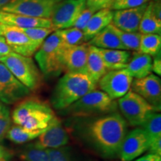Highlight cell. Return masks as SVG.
<instances>
[{
	"instance_id": "cell-38",
	"label": "cell",
	"mask_w": 161,
	"mask_h": 161,
	"mask_svg": "<svg viewBox=\"0 0 161 161\" xmlns=\"http://www.w3.org/2000/svg\"><path fill=\"white\" fill-rule=\"evenodd\" d=\"M12 52H14L13 50L5 41V38L0 35V55L5 56L12 53Z\"/></svg>"
},
{
	"instance_id": "cell-46",
	"label": "cell",
	"mask_w": 161,
	"mask_h": 161,
	"mask_svg": "<svg viewBox=\"0 0 161 161\" xmlns=\"http://www.w3.org/2000/svg\"><path fill=\"white\" fill-rule=\"evenodd\" d=\"M3 55H0V62L2 61V59H3Z\"/></svg>"
},
{
	"instance_id": "cell-12",
	"label": "cell",
	"mask_w": 161,
	"mask_h": 161,
	"mask_svg": "<svg viewBox=\"0 0 161 161\" xmlns=\"http://www.w3.org/2000/svg\"><path fill=\"white\" fill-rule=\"evenodd\" d=\"M150 145V140L146 132L141 128H136L126 134L119 155L122 161H131L147 152Z\"/></svg>"
},
{
	"instance_id": "cell-20",
	"label": "cell",
	"mask_w": 161,
	"mask_h": 161,
	"mask_svg": "<svg viewBox=\"0 0 161 161\" xmlns=\"http://www.w3.org/2000/svg\"><path fill=\"white\" fill-rule=\"evenodd\" d=\"M99 52L108 71L125 69L131 57L129 51L123 49H99Z\"/></svg>"
},
{
	"instance_id": "cell-27",
	"label": "cell",
	"mask_w": 161,
	"mask_h": 161,
	"mask_svg": "<svg viewBox=\"0 0 161 161\" xmlns=\"http://www.w3.org/2000/svg\"><path fill=\"white\" fill-rule=\"evenodd\" d=\"M140 126L148 135L150 142L161 137V114L158 112L151 113Z\"/></svg>"
},
{
	"instance_id": "cell-15",
	"label": "cell",
	"mask_w": 161,
	"mask_h": 161,
	"mask_svg": "<svg viewBox=\"0 0 161 161\" xmlns=\"http://www.w3.org/2000/svg\"><path fill=\"white\" fill-rule=\"evenodd\" d=\"M130 90L142 97L160 111L161 107V80L155 74L151 73L142 78L133 80Z\"/></svg>"
},
{
	"instance_id": "cell-28",
	"label": "cell",
	"mask_w": 161,
	"mask_h": 161,
	"mask_svg": "<svg viewBox=\"0 0 161 161\" xmlns=\"http://www.w3.org/2000/svg\"><path fill=\"white\" fill-rule=\"evenodd\" d=\"M25 161H49L47 148H43L37 142L27 145L19 154Z\"/></svg>"
},
{
	"instance_id": "cell-44",
	"label": "cell",
	"mask_w": 161,
	"mask_h": 161,
	"mask_svg": "<svg viewBox=\"0 0 161 161\" xmlns=\"http://www.w3.org/2000/svg\"><path fill=\"white\" fill-rule=\"evenodd\" d=\"M11 157H5V158H2L0 161H11Z\"/></svg>"
},
{
	"instance_id": "cell-3",
	"label": "cell",
	"mask_w": 161,
	"mask_h": 161,
	"mask_svg": "<svg viewBox=\"0 0 161 161\" xmlns=\"http://www.w3.org/2000/svg\"><path fill=\"white\" fill-rule=\"evenodd\" d=\"M96 87L97 84L86 74L66 72L54 88L51 103L55 109H66Z\"/></svg>"
},
{
	"instance_id": "cell-34",
	"label": "cell",
	"mask_w": 161,
	"mask_h": 161,
	"mask_svg": "<svg viewBox=\"0 0 161 161\" xmlns=\"http://www.w3.org/2000/svg\"><path fill=\"white\" fill-rule=\"evenodd\" d=\"M96 13L95 11L90 8L86 7L82 10V11L80 12L78 15V17L76 19L75 22L74 23L72 27H75L76 29L81 30H83L85 29V27L87 25L89 21L91 19V17H92V15Z\"/></svg>"
},
{
	"instance_id": "cell-22",
	"label": "cell",
	"mask_w": 161,
	"mask_h": 161,
	"mask_svg": "<svg viewBox=\"0 0 161 161\" xmlns=\"http://www.w3.org/2000/svg\"><path fill=\"white\" fill-rule=\"evenodd\" d=\"M108 72L104 65L99 49L89 45L87 60H86V75L97 84L100 78Z\"/></svg>"
},
{
	"instance_id": "cell-33",
	"label": "cell",
	"mask_w": 161,
	"mask_h": 161,
	"mask_svg": "<svg viewBox=\"0 0 161 161\" xmlns=\"http://www.w3.org/2000/svg\"><path fill=\"white\" fill-rule=\"evenodd\" d=\"M49 161H74L72 151L69 147L47 148Z\"/></svg>"
},
{
	"instance_id": "cell-32",
	"label": "cell",
	"mask_w": 161,
	"mask_h": 161,
	"mask_svg": "<svg viewBox=\"0 0 161 161\" xmlns=\"http://www.w3.org/2000/svg\"><path fill=\"white\" fill-rule=\"evenodd\" d=\"M11 126V118L9 109L5 104L0 102V143L6 137Z\"/></svg>"
},
{
	"instance_id": "cell-45",
	"label": "cell",
	"mask_w": 161,
	"mask_h": 161,
	"mask_svg": "<svg viewBox=\"0 0 161 161\" xmlns=\"http://www.w3.org/2000/svg\"><path fill=\"white\" fill-rule=\"evenodd\" d=\"M2 26H3V25H2V24L0 23V35H1V36H2V30H3V29H2Z\"/></svg>"
},
{
	"instance_id": "cell-10",
	"label": "cell",
	"mask_w": 161,
	"mask_h": 161,
	"mask_svg": "<svg viewBox=\"0 0 161 161\" xmlns=\"http://www.w3.org/2000/svg\"><path fill=\"white\" fill-rule=\"evenodd\" d=\"M30 92L5 64L0 62V102L5 104L18 103L27 97Z\"/></svg>"
},
{
	"instance_id": "cell-16",
	"label": "cell",
	"mask_w": 161,
	"mask_h": 161,
	"mask_svg": "<svg viewBox=\"0 0 161 161\" xmlns=\"http://www.w3.org/2000/svg\"><path fill=\"white\" fill-rule=\"evenodd\" d=\"M148 3L136 8L114 11L111 24L124 31H139L141 19L144 11H146Z\"/></svg>"
},
{
	"instance_id": "cell-13",
	"label": "cell",
	"mask_w": 161,
	"mask_h": 161,
	"mask_svg": "<svg viewBox=\"0 0 161 161\" xmlns=\"http://www.w3.org/2000/svg\"><path fill=\"white\" fill-rule=\"evenodd\" d=\"M89 44L83 43L75 46L64 44L61 50V64L66 72L86 74V60Z\"/></svg>"
},
{
	"instance_id": "cell-7",
	"label": "cell",
	"mask_w": 161,
	"mask_h": 161,
	"mask_svg": "<svg viewBox=\"0 0 161 161\" xmlns=\"http://www.w3.org/2000/svg\"><path fill=\"white\" fill-rule=\"evenodd\" d=\"M117 104L122 115L132 126L140 125L151 113L158 112L143 98L131 90L119 98Z\"/></svg>"
},
{
	"instance_id": "cell-25",
	"label": "cell",
	"mask_w": 161,
	"mask_h": 161,
	"mask_svg": "<svg viewBox=\"0 0 161 161\" xmlns=\"http://www.w3.org/2000/svg\"><path fill=\"white\" fill-rule=\"evenodd\" d=\"M161 36L158 34H141L140 49L141 53L146 54L154 58L160 55Z\"/></svg>"
},
{
	"instance_id": "cell-6",
	"label": "cell",
	"mask_w": 161,
	"mask_h": 161,
	"mask_svg": "<svg viewBox=\"0 0 161 161\" xmlns=\"http://www.w3.org/2000/svg\"><path fill=\"white\" fill-rule=\"evenodd\" d=\"M66 109V113L72 116H87L114 113L117 109V104L105 92L96 89L82 96Z\"/></svg>"
},
{
	"instance_id": "cell-39",
	"label": "cell",
	"mask_w": 161,
	"mask_h": 161,
	"mask_svg": "<svg viewBox=\"0 0 161 161\" xmlns=\"http://www.w3.org/2000/svg\"><path fill=\"white\" fill-rule=\"evenodd\" d=\"M152 71L155 73L156 75H161V58L160 55L154 57V59H152Z\"/></svg>"
},
{
	"instance_id": "cell-37",
	"label": "cell",
	"mask_w": 161,
	"mask_h": 161,
	"mask_svg": "<svg viewBox=\"0 0 161 161\" xmlns=\"http://www.w3.org/2000/svg\"><path fill=\"white\" fill-rule=\"evenodd\" d=\"M147 152H148L149 154L161 156V137L152 140L150 142L149 147H148V149Z\"/></svg>"
},
{
	"instance_id": "cell-9",
	"label": "cell",
	"mask_w": 161,
	"mask_h": 161,
	"mask_svg": "<svg viewBox=\"0 0 161 161\" xmlns=\"http://www.w3.org/2000/svg\"><path fill=\"white\" fill-rule=\"evenodd\" d=\"M134 78L126 69L108 71L98 80L102 91L113 100L119 99L130 90Z\"/></svg>"
},
{
	"instance_id": "cell-1",
	"label": "cell",
	"mask_w": 161,
	"mask_h": 161,
	"mask_svg": "<svg viewBox=\"0 0 161 161\" xmlns=\"http://www.w3.org/2000/svg\"><path fill=\"white\" fill-rule=\"evenodd\" d=\"M127 128L126 120L114 112L88 124L86 137L102 155L113 158L119 155L121 145L127 134Z\"/></svg>"
},
{
	"instance_id": "cell-5",
	"label": "cell",
	"mask_w": 161,
	"mask_h": 161,
	"mask_svg": "<svg viewBox=\"0 0 161 161\" xmlns=\"http://www.w3.org/2000/svg\"><path fill=\"white\" fill-rule=\"evenodd\" d=\"M63 46L64 43L55 31L44 40L35 52V60L43 75L58 76L64 72L61 64Z\"/></svg>"
},
{
	"instance_id": "cell-19",
	"label": "cell",
	"mask_w": 161,
	"mask_h": 161,
	"mask_svg": "<svg viewBox=\"0 0 161 161\" xmlns=\"http://www.w3.org/2000/svg\"><path fill=\"white\" fill-rule=\"evenodd\" d=\"M114 11L110 8H103L96 11L83 30L84 42H88L101 31L112 23Z\"/></svg>"
},
{
	"instance_id": "cell-42",
	"label": "cell",
	"mask_w": 161,
	"mask_h": 161,
	"mask_svg": "<svg viewBox=\"0 0 161 161\" xmlns=\"http://www.w3.org/2000/svg\"><path fill=\"white\" fill-rule=\"evenodd\" d=\"M116 1H118V0H108V1H107V8L110 9V7H111L113 4L116 3Z\"/></svg>"
},
{
	"instance_id": "cell-43",
	"label": "cell",
	"mask_w": 161,
	"mask_h": 161,
	"mask_svg": "<svg viewBox=\"0 0 161 161\" xmlns=\"http://www.w3.org/2000/svg\"><path fill=\"white\" fill-rule=\"evenodd\" d=\"M10 1H11V0H0V9L3 7H4L5 5H7Z\"/></svg>"
},
{
	"instance_id": "cell-35",
	"label": "cell",
	"mask_w": 161,
	"mask_h": 161,
	"mask_svg": "<svg viewBox=\"0 0 161 161\" xmlns=\"http://www.w3.org/2000/svg\"><path fill=\"white\" fill-rule=\"evenodd\" d=\"M151 0H118L113 4L110 9L113 11L136 8L149 3Z\"/></svg>"
},
{
	"instance_id": "cell-8",
	"label": "cell",
	"mask_w": 161,
	"mask_h": 161,
	"mask_svg": "<svg viewBox=\"0 0 161 161\" xmlns=\"http://www.w3.org/2000/svg\"><path fill=\"white\" fill-rule=\"evenodd\" d=\"M61 0H11L0 11L49 19L55 5Z\"/></svg>"
},
{
	"instance_id": "cell-29",
	"label": "cell",
	"mask_w": 161,
	"mask_h": 161,
	"mask_svg": "<svg viewBox=\"0 0 161 161\" xmlns=\"http://www.w3.org/2000/svg\"><path fill=\"white\" fill-rule=\"evenodd\" d=\"M111 26L114 31L119 38L121 43L123 46L125 50L139 52L141 37V34L140 32H127L117 29L112 24Z\"/></svg>"
},
{
	"instance_id": "cell-11",
	"label": "cell",
	"mask_w": 161,
	"mask_h": 161,
	"mask_svg": "<svg viewBox=\"0 0 161 161\" xmlns=\"http://www.w3.org/2000/svg\"><path fill=\"white\" fill-rule=\"evenodd\" d=\"M86 0H61L55 5L50 20L56 30L72 27L74 23L86 7Z\"/></svg>"
},
{
	"instance_id": "cell-30",
	"label": "cell",
	"mask_w": 161,
	"mask_h": 161,
	"mask_svg": "<svg viewBox=\"0 0 161 161\" xmlns=\"http://www.w3.org/2000/svg\"><path fill=\"white\" fill-rule=\"evenodd\" d=\"M55 31L57 32L58 35L65 45L75 46L83 43L84 42L83 31L75 27L56 30Z\"/></svg>"
},
{
	"instance_id": "cell-36",
	"label": "cell",
	"mask_w": 161,
	"mask_h": 161,
	"mask_svg": "<svg viewBox=\"0 0 161 161\" xmlns=\"http://www.w3.org/2000/svg\"><path fill=\"white\" fill-rule=\"evenodd\" d=\"M107 1L108 0H86V5L96 12L107 8Z\"/></svg>"
},
{
	"instance_id": "cell-40",
	"label": "cell",
	"mask_w": 161,
	"mask_h": 161,
	"mask_svg": "<svg viewBox=\"0 0 161 161\" xmlns=\"http://www.w3.org/2000/svg\"><path fill=\"white\" fill-rule=\"evenodd\" d=\"M135 161H161V156H158L153 154H148L141 158L136 159Z\"/></svg>"
},
{
	"instance_id": "cell-26",
	"label": "cell",
	"mask_w": 161,
	"mask_h": 161,
	"mask_svg": "<svg viewBox=\"0 0 161 161\" xmlns=\"http://www.w3.org/2000/svg\"><path fill=\"white\" fill-rule=\"evenodd\" d=\"M43 132V130H30L18 125H14L9 128L6 137L14 143L22 144L37 138Z\"/></svg>"
},
{
	"instance_id": "cell-21",
	"label": "cell",
	"mask_w": 161,
	"mask_h": 161,
	"mask_svg": "<svg viewBox=\"0 0 161 161\" xmlns=\"http://www.w3.org/2000/svg\"><path fill=\"white\" fill-rule=\"evenodd\" d=\"M152 57L140 52H134L125 69L133 78H142L152 72Z\"/></svg>"
},
{
	"instance_id": "cell-41",
	"label": "cell",
	"mask_w": 161,
	"mask_h": 161,
	"mask_svg": "<svg viewBox=\"0 0 161 161\" xmlns=\"http://www.w3.org/2000/svg\"><path fill=\"white\" fill-rule=\"evenodd\" d=\"M5 157H12V154L7 148L0 145V160Z\"/></svg>"
},
{
	"instance_id": "cell-23",
	"label": "cell",
	"mask_w": 161,
	"mask_h": 161,
	"mask_svg": "<svg viewBox=\"0 0 161 161\" xmlns=\"http://www.w3.org/2000/svg\"><path fill=\"white\" fill-rule=\"evenodd\" d=\"M87 43L98 49L125 50L119 38L113 29L111 24L94 36Z\"/></svg>"
},
{
	"instance_id": "cell-14",
	"label": "cell",
	"mask_w": 161,
	"mask_h": 161,
	"mask_svg": "<svg viewBox=\"0 0 161 161\" xmlns=\"http://www.w3.org/2000/svg\"><path fill=\"white\" fill-rule=\"evenodd\" d=\"M2 36L14 52L31 57L39 49L40 45L30 39L19 28L2 24Z\"/></svg>"
},
{
	"instance_id": "cell-24",
	"label": "cell",
	"mask_w": 161,
	"mask_h": 161,
	"mask_svg": "<svg viewBox=\"0 0 161 161\" xmlns=\"http://www.w3.org/2000/svg\"><path fill=\"white\" fill-rule=\"evenodd\" d=\"M139 32L142 35L146 34H161V20L158 19L152 11L151 1L148 3L146 11L141 19Z\"/></svg>"
},
{
	"instance_id": "cell-31",
	"label": "cell",
	"mask_w": 161,
	"mask_h": 161,
	"mask_svg": "<svg viewBox=\"0 0 161 161\" xmlns=\"http://www.w3.org/2000/svg\"><path fill=\"white\" fill-rule=\"evenodd\" d=\"M20 29V28H19ZM24 33L29 37L32 41L37 43L38 45L41 46L43 41L51 35L55 29L52 28H28V29H20Z\"/></svg>"
},
{
	"instance_id": "cell-18",
	"label": "cell",
	"mask_w": 161,
	"mask_h": 161,
	"mask_svg": "<svg viewBox=\"0 0 161 161\" xmlns=\"http://www.w3.org/2000/svg\"><path fill=\"white\" fill-rule=\"evenodd\" d=\"M0 23L6 25L14 26L20 29L36 27L52 28L51 20L49 19L31 17L3 11H0Z\"/></svg>"
},
{
	"instance_id": "cell-2",
	"label": "cell",
	"mask_w": 161,
	"mask_h": 161,
	"mask_svg": "<svg viewBox=\"0 0 161 161\" xmlns=\"http://www.w3.org/2000/svg\"><path fill=\"white\" fill-rule=\"evenodd\" d=\"M47 102L37 97H25L19 101L11 114L15 125L30 130H44L55 117Z\"/></svg>"
},
{
	"instance_id": "cell-4",
	"label": "cell",
	"mask_w": 161,
	"mask_h": 161,
	"mask_svg": "<svg viewBox=\"0 0 161 161\" xmlns=\"http://www.w3.org/2000/svg\"><path fill=\"white\" fill-rule=\"evenodd\" d=\"M1 62L30 91H35L40 87L43 77L31 57L12 52L3 56Z\"/></svg>"
},
{
	"instance_id": "cell-17",
	"label": "cell",
	"mask_w": 161,
	"mask_h": 161,
	"mask_svg": "<svg viewBox=\"0 0 161 161\" xmlns=\"http://www.w3.org/2000/svg\"><path fill=\"white\" fill-rule=\"evenodd\" d=\"M37 138V143L45 148L65 146L69 141V134L56 116Z\"/></svg>"
}]
</instances>
